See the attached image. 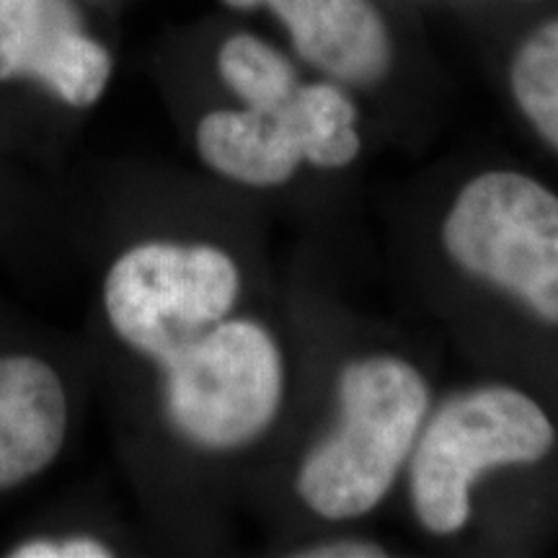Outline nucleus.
Here are the masks:
<instances>
[{
  "label": "nucleus",
  "mask_w": 558,
  "mask_h": 558,
  "mask_svg": "<svg viewBox=\"0 0 558 558\" xmlns=\"http://www.w3.org/2000/svg\"><path fill=\"white\" fill-rule=\"evenodd\" d=\"M341 422L305 458L298 494L326 520H352L393 486L429 409V388L403 360L349 365L339 380Z\"/></svg>",
  "instance_id": "nucleus-1"
},
{
  "label": "nucleus",
  "mask_w": 558,
  "mask_h": 558,
  "mask_svg": "<svg viewBox=\"0 0 558 558\" xmlns=\"http://www.w3.org/2000/svg\"><path fill=\"white\" fill-rule=\"evenodd\" d=\"M556 442L550 418L530 396L488 386L458 396L424 429L411 465V499L424 527L450 535L471 514V486L497 465L535 463Z\"/></svg>",
  "instance_id": "nucleus-2"
},
{
  "label": "nucleus",
  "mask_w": 558,
  "mask_h": 558,
  "mask_svg": "<svg viewBox=\"0 0 558 558\" xmlns=\"http://www.w3.org/2000/svg\"><path fill=\"white\" fill-rule=\"evenodd\" d=\"M239 290V267L226 251L150 241L111 264L104 308L124 344L163 365L226 320Z\"/></svg>",
  "instance_id": "nucleus-3"
},
{
  "label": "nucleus",
  "mask_w": 558,
  "mask_h": 558,
  "mask_svg": "<svg viewBox=\"0 0 558 558\" xmlns=\"http://www.w3.org/2000/svg\"><path fill=\"white\" fill-rule=\"evenodd\" d=\"M448 254L558 324V197L535 179L492 171L458 194L442 228Z\"/></svg>",
  "instance_id": "nucleus-4"
},
{
  "label": "nucleus",
  "mask_w": 558,
  "mask_h": 558,
  "mask_svg": "<svg viewBox=\"0 0 558 558\" xmlns=\"http://www.w3.org/2000/svg\"><path fill=\"white\" fill-rule=\"evenodd\" d=\"M166 409L199 448H241L269 427L282 399V357L254 320H220L163 362Z\"/></svg>",
  "instance_id": "nucleus-5"
},
{
  "label": "nucleus",
  "mask_w": 558,
  "mask_h": 558,
  "mask_svg": "<svg viewBox=\"0 0 558 558\" xmlns=\"http://www.w3.org/2000/svg\"><path fill=\"white\" fill-rule=\"evenodd\" d=\"M197 150L222 177L248 186L288 181L303 160L341 169L360 153L357 109L331 83L300 81L267 107L222 109L197 128Z\"/></svg>",
  "instance_id": "nucleus-6"
},
{
  "label": "nucleus",
  "mask_w": 558,
  "mask_h": 558,
  "mask_svg": "<svg viewBox=\"0 0 558 558\" xmlns=\"http://www.w3.org/2000/svg\"><path fill=\"white\" fill-rule=\"evenodd\" d=\"M21 78L86 109L109 86L111 54L70 0H0V83Z\"/></svg>",
  "instance_id": "nucleus-7"
},
{
  "label": "nucleus",
  "mask_w": 558,
  "mask_h": 558,
  "mask_svg": "<svg viewBox=\"0 0 558 558\" xmlns=\"http://www.w3.org/2000/svg\"><path fill=\"white\" fill-rule=\"evenodd\" d=\"M230 9L267 5L288 26L295 52L349 86H375L393 62V41L369 0H222Z\"/></svg>",
  "instance_id": "nucleus-8"
},
{
  "label": "nucleus",
  "mask_w": 558,
  "mask_h": 558,
  "mask_svg": "<svg viewBox=\"0 0 558 558\" xmlns=\"http://www.w3.org/2000/svg\"><path fill=\"white\" fill-rule=\"evenodd\" d=\"M68 437V390L50 362L0 354V494L29 484Z\"/></svg>",
  "instance_id": "nucleus-9"
},
{
  "label": "nucleus",
  "mask_w": 558,
  "mask_h": 558,
  "mask_svg": "<svg viewBox=\"0 0 558 558\" xmlns=\"http://www.w3.org/2000/svg\"><path fill=\"white\" fill-rule=\"evenodd\" d=\"M512 94L530 124L558 150V16L520 45L512 60Z\"/></svg>",
  "instance_id": "nucleus-10"
},
{
  "label": "nucleus",
  "mask_w": 558,
  "mask_h": 558,
  "mask_svg": "<svg viewBox=\"0 0 558 558\" xmlns=\"http://www.w3.org/2000/svg\"><path fill=\"white\" fill-rule=\"evenodd\" d=\"M218 70L246 107H267L284 99L300 83L292 62L254 34H233L220 47Z\"/></svg>",
  "instance_id": "nucleus-11"
},
{
  "label": "nucleus",
  "mask_w": 558,
  "mask_h": 558,
  "mask_svg": "<svg viewBox=\"0 0 558 558\" xmlns=\"http://www.w3.org/2000/svg\"><path fill=\"white\" fill-rule=\"evenodd\" d=\"M9 558H107L109 546L94 538H37L24 541L5 554Z\"/></svg>",
  "instance_id": "nucleus-12"
},
{
  "label": "nucleus",
  "mask_w": 558,
  "mask_h": 558,
  "mask_svg": "<svg viewBox=\"0 0 558 558\" xmlns=\"http://www.w3.org/2000/svg\"><path fill=\"white\" fill-rule=\"evenodd\" d=\"M303 556H318V558H367V556H386L378 546H369V543H331V546H318L308 550Z\"/></svg>",
  "instance_id": "nucleus-13"
}]
</instances>
